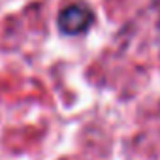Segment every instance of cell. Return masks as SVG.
<instances>
[{
    "label": "cell",
    "instance_id": "6da1fadb",
    "mask_svg": "<svg viewBox=\"0 0 160 160\" xmlns=\"http://www.w3.org/2000/svg\"><path fill=\"white\" fill-rule=\"evenodd\" d=\"M92 19L94 15L91 10H87L85 6H79V4H72L58 13V28L60 32L68 36H75V34L85 32L92 25Z\"/></svg>",
    "mask_w": 160,
    "mask_h": 160
}]
</instances>
